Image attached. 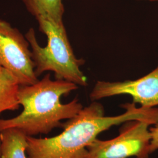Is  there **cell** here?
Listing matches in <instances>:
<instances>
[{"label": "cell", "mask_w": 158, "mask_h": 158, "mask_svg": "<svg viewBox=\"0 0 158 158\" xmlns=\"http://www.w3.org/2000/svg\"><path fill=\"white\" fill-rule=\"evenodd\" d=\"M21 85L17 77L0 66V115L6 111H16L21 107L18 94Z\"/></svg>", "instance_id": "52a82bcc"}, {"label": "cell", "mask_w": 158, "mask_h": 158, "mask_svg": "<svg viewBox=\"0 0 158 158\" xmlns=\"http://www.w3.org/2000/svg\"><path fill=\"white\" fill-rule=\"evenodd\" d=\"M27 11L35 18L45 17L63 23L64 8L62 0H21Z\"/></svg>", "instance_id": "9c48e42d"}, {"label": "cell", "mask_w": 158, "mask_h": 158, "mask_svg": "<svg viewBox=\"0 0 158 158\" xmlns=\"http://www.w3.org/2000/svg\"><path fill=\"white\" fill-rule=\"evenodd\" d=\"M36 19L40 31L47 38L46 46L42 47L39 44L33 28L29 29L25 35L30 45L36 76L51 71L56 80L87 86V77L80 69L85 61L74 55L63 23H56L45 17Z\"/></svg>", "instance_id": "3957f363"}, {"label": "cell", "mask_w": 158, "mask_h": 158, "mask_svg": "<svg viewBox=\"0 0 158 158\" xmlns=\"http://www.w3.org/2000/svg\"><path fill=\"white\" fill-rule=\"evenodd\" d=\"M77 89L73 83L52 80L49 73L32 85H21L18 98L23 111L12 118L0 119V132L15 128L34 136L62 127V121L73 118L83 108L77 98L66 104L61 102L63 96Z\"/></svg>", "instance_id": "7a4b0ae2"}, {"label": "cell", "mask_w": 158, "mask_h": 158, "mask_svg": "<svg viewBox=\"0 0 158 158\" xmlns=\"http://www.w3.org/2000/svg\"><path fill=\"white\" fill-rule=\"evenodd\" d=\"M149 130L151 134L149 152L151 154L158 149V124L149 128Z\"/></svg>", "instance_id": "30bf717a"}, {"label": "cell", "mask_w": 158, "mask_h": 158, "mask_svg": "<svg viewBox=\"0 0 158 158\" xmlns=\"http://www.w3.org/2000/svg\"><path fill=\"white\" fill-rule=\"evenodd\" d=\"M127 94L141 107L158 106V65L151 72L135 80L124 81H98L90 94L92 102L113 96Z\"/></svg>", "instance_id": "8992f818"}, {"label": "cell", "mask_w": 158, "mask_h": 158, "mask_svg": "<svg viewBox=\"0 0 158 158\" xmlns=\"http://www.w3.org/2000/svg\"><path fill=\"white\" fill-rule=\"evenodd\" d=\"M27 136L20 130L8 128L0 132V158H28Z\"/></svg>", "instance_id": "ba28073f"}, {"label": "cell", "mask_w": 158, "mask_h": 158, "mask_svg": "<svg viewBox=\"0 0 158 158\" xmlns=\"http://www.w3.org/2000/svg\"><path fill=\"white\" fill-rule=\"evenodd\" d=\"M149 1H158V0H149Z\"/></svg>", "instance_id": "8fae6325"}, {"label": "cell", "mask_w": 158, "mask_h": 158, "mask_svg": "<svg viewBox=\"0 0 158 158\" xmlns=\"http://www.w3.org/2000/svg\"><path fill=\"white\" fill-rule=\"evenodd\" d=\"M0 66L11 72L21 85H32L39 80L25 35L1 18Z\"/></svg>", "instance_id": "5b68a950"}, {"label": "cell", "mask_w": 158, "mask_h": 158, "mask_svg": "<svg viewBox=\"0 0 158 158\" xmlns=\"http://www.w3.org/2000/svg\"><path fill=\"white\" fill-rule=\"evenodd\" d=\"M150 125L138 120L124 123L117 137L108 140L97 138L88 145L87 158H149Z\"/></svg>", "instance_id": "277c9868"}, {"label": "cell", "mask_w": 158, "mask_h": 158, "mask_svg": "<svg viewBox=\"0 0 158 158\" xmlns=\"http://www.w3.org/2000/svg\"><path fill=\"white\" fill-rule=\"evenodd\" d=\"M125 112L105 116L102 104L93 102L74 117L64 123L62 133L51 138L27 136L28 158H87V147L103 131L129 121L158 124V108L137 107L135 103L122 106Z\"/></svg>", "instance_id": "6da1fadb"}]
</instances>
